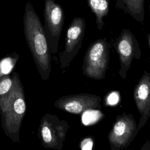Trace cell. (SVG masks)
<instances>
[{
    "label": "cell",
    "mask_w": 150,
    "mask_h": 150,
    "mask_svg": "<svg viewBox=\"0 0 150 150\" xmlns=\"http://www.w3.org/2000/svg\"><path fill=\"white\" fill-rule=\"evenodd\" d=\"M93 139L90 137L84 138L80 143L81 150H92L93 146Z\"/></svg>",
    "instance_id": "obj_17"
},
{
    "label": "cell",
    "mask_w": 150,
    "mask_h": 150,
    "mask_svg": "<svg viewBox=\"0 0 150 150\" xmlns=\"http://www.w3.org/2000/svg\"><path fill=\"white\" fill-rule=\"evenodd\" d=\"M86 28L84 19L75 17L69 25L66 35L64 49L60 54V63L62 69L67 67L81 47Z\"/></svg>",
    "instance_id": "obj_8"
},
{
    "label": "cell",
    "mask_w": 150,
    "mask_h": 150,
    "mask_svg": "<svg viewBox=\"0 0 150 150\" xmlns=\"http://www.w3.org/2000/svg\"><path fill=\"white\" fill-rule=\"evenodd\" d=\"M139 130L134 117L130 113L118 115L108 135L111 150L127 148L137 135Z\"/></svg>",
    "instance_id": "obj_6"
},
{
    "label": "cell",
    "mask_w": 150,
    "mask_h": 150,
    "mask_svg": "<svg viewBox=\"0 0 150 150\" xmlns=\"http://www.w3.org/2000/svg\"><path fill=\"white\" fill-rule=\"evenodd\" d=\"M43 31L52 53L58 51L59 42L63 29L64 13L60 4L55 0H45Z\"/></svg>",
    "instance_id": "obj_4"
},
{
    "label": "cell",
    "mask_w": 150,
    "mask_h": 150,
    "mask_svg": "<svg viewBox=\"0 0 150 150\" xmlns=\"http://www.w3.org/2000/svg\"><path fill=\"white\" fill-rule=\"evenodd\" d=\"M140 150H150V141H146L142 146Z\"/></svg>",
    "instance_id": "obj_18"
},
{
    "label": "cell",
    "mask_w": 150,
    "mask_h": 150,
    "mask_svg": "<svg viewBox=\"0 0 150 150\" xmlns=\"http://www.w3.org/2000/svg\"><path fill=\"white\" fill-rule=\"evenodd\" d=\"M23 31L38 72L43 80H47L52 69L51 52L43 26L30 1L26 2L25 8Z\"/></svg>",
    "instance_id": "obj_1"
},
{
    "label": "cell",
    "mask_w": 150,
    "mask_h": 150,
    "mask_svg": "<svg viewBox=\"0 0 150 150\" xmlns=\"http://www.w3.org/2000/svg\"><path fill=\"white\" fill-rule=\"evenodd\" d=\"M119 93L116 91H114L111 93H110L106 99V101L107 104L110 105H116L118 102L120 100V96Z\"/></svg>",
    "instance_id": "obj_16"
},
{
    "label": "cell",
    "mask_w": 150,
    "mask_h": 150,
    "mask_svg": "<svg viewBox=\"0 0 150 150\" xmlns=\"http://www.w3.org/2000/svg\"><path fill=\"white\" fill-rule=\"evenodd\" d=\"M14 83L12 74H8L0 77V97L8 93Z\"/></svg>",
    "instance_id": "obj_15"
},
{
    "label": "cell",
    "mask_w": 150,
    "mask_h": 150,
    "mask_svg": "<svg viewBox=\"0 0 150 150\" xmlns=\"http://www.w3.org/2000/svg\"><path fill=\"white\" fill-rule=\"evenodd\" d=\"M101 98L100 96L88 93H80L62 96L57 99L54 105L63 111L80 114L88 110H100Z\"/></svg>",
    "instance_id": "obj_9"
},
{
    "label": "cell",
    "mask_w": 150,
    "mask_h": 150,
    "mask_svg": "<svg viewBox=\"0 0 150 150\" xmlns=\"http://www.w3.org/2000/svg\"><path fill=\"white\" fill-rule=\"evenodd\" d=\"M14 83L11 90L0 97L2 127L5 134L13 142H19V131L25 115L26 105L25 92L18 73H12Z\"/></svg>",
    "instance_id": "obj_2"
},
{
    "label": "cell",
    "mask_w": 150,
    "mask_h": 150,
    "mask_svg": "<svg viewBox=\"0 0 150 150\" xmlns=\"http://www.w3.org/2000/svg\"><path fill=\"white\" fill-rule=\"evenodd\" d=\"M134 97L141 115L137 125L138 129L140 130L145 125L150 117V73L144 71L135 87Z\"/></svg>",
    "instance_id": "obj_10"
},
{
    "label": "cell",
    "mask_w": 150,
    "mask_h": 150,
    "mask_svg": "<svg viewBox=\"0 0 150 150\" xmlns=\"http://www.w3.org/2000/svg\"><path fill=\"white\" fill-rule=\"evenodd\" d=\"M149 46H150V36H149Z\"/></svg>",
    "instance_id": "obj_19"
},
{
    "label": "cell",
    "mask_w": 150,
    "mask_h": 150,
    "mask_svg": "<svg viewBox=\"0 0 150 150\" xmlns=\"http://www.w3.org/2000/svg\"><path fill=\"white\" fill-rule=\"evenodd\" d=\"M18 59L19 55L16 52H13L1 59L0 77L5 75L10 74L14 69Z\"/></svg>",
    "instance_id": "obj_13"
},
{
    "label": "cell",
    "mask_w": 150,
    "mask_h": 150,
    "mask_svg": "<svg viewBox=\"0 0 150 150\" xmlns=\"http://www.w3.org/2000/svg\"><path fill=\"white\" fill-rule=\"evenodd\" d=\"M69 125L64 120L56 115L46 114L41 119L39 136L43 146L49 149H62Z\"/></svg>",
    "instance_id": "obj_5"
},
{
    "label": "cell",
    "mask_w": 150,
    "mask_h": 150,
    "mask_svg": "<svg viewBox=\"0 0 150 150\" xmlns=\"http://www.w3.org/2000/svg\"><path fill=\"white\" fill-rule=\"evenodd\" d=\"M97 110H88L83 112L81 121L84 125H91V124L97 122L101 118V116H103L102 112Z\"/></svg>",
    "instance_id": "obj_14"
},
{
    "label": "cell",
    "mask_w": 150,
    "mask_h": 150,
    "mask_svg": "<svg viewBox=\"0 0 150 150\" xmlns=\"http://www.w3.org/2000/svg\"><path fill=\"white\" fill-rule=\"evenodd\" d=\"M114 47L118 54L120 62L119 75L125 79L132 60L139 59L141 57L139 43L134 34L129 29L124 28L115 40Z\"/></svg>",
    "instance_id": "obj_7"
},
{
    "label": "cell",
    "mask_w": 150,
    "mask_h": 150,
    "mask_svg": "<svg viewBox=\"0 0 150 150\" xmlns=\"http://www.w3.org/2000/svg\"><path fill=\"white\" fill-rule=\"evenodd\" d=\"M88 5L96 16L97 27L101 30L104 26L103 19L110 10V0H87Z\"/></svg>",
    "instance_id": "obj_12"
},
{
    "label": "cell",
    "mask_w": 150,
    "mask_h": 150,
    "mask_svg": "<svg viewBox=\"0 0 150 150\" xmlns=\"http://www.w3.org/2000/svg\"><path fill=\"white\" fill-rule=\"evenodd\" d=\"M110 44L105 39H100L91 43L86 52L82 65L86 77L102 80L105 77L110 60Z\"/></svg>",
    "instance_id": "obj_3"
},
{
    "label": "cell",
    "mask_w": 150,
    "mask_h": 150,
    "mask_svg": "<svg viewBox=\"0 0 150 150\" xmlns=\"http://www.w3.org/2000/svg\"><path fill=\"white\" fill-rule=\"evenodd\" d=\"M115 8L131 16L136 21L144 24L145 0H114Z\"/></svg>",
    "instance_id": "obj_11"
}]
</instances>
